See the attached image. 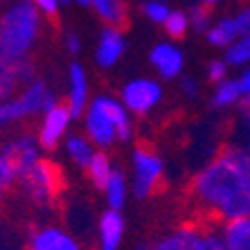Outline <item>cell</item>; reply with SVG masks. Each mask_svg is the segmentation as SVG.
Listing matches in <instances>:
<instances>
[{
  "mask_svg": "<svg viewBox=\"0 0 250 250\" xmlns=\"http://www.w3.org/2000/svg\"><path fill=\"white\" fill-rule=\"evenodd\" d=\"M124 50H126V41H124L122 32L115 25L104 27L99 34L97 50H95V61H97L99 68H113L122 59Z\"/></svg>",
  "mask_w": 250,
  "mask_h": 250,
  "instance_id": "7c38bea8",
  "label": "cell"
},
{
  "mask_svg": "<svg viewBox=\"0 0 250 250\" xmlns=\"http://www.w3.org/2000/svg\"><path fill=\"white\" fill-rule=\"evenodd\" d=\"M29 250H79V244L72 234H68L61 228L47 226L32 234Z\"/></svg>",
  "mask_w": 250,
  "mask_h": 250,
  "instance_id": "9a60e30c",
  "label": "cell"
},
{
  "mask_svg": "<svg viewBox=\"0 0 250 250\" xmlns=\"http://www.w3.org/2000/svg\"><path fill=\"white\" fill-rule=\"evenodd\" d=\"M226 61L228 65H237V68L250 65V34L239 36L232 45L226 47Z\"/></svg>",
  "mask_w": 250,
  "mask_h": 250,
  "instance_id": "603a6c76",
  "label": "cell"
},
{
  "mask_svg": "<svg viewBox=\"0 0 250 250\" xmlns=\"http://www.w3.org/2000/svg\"><path fill=\"white\" fill-rule=\"evenodd\" d=\"M228 70H230V65H228L226 59H214V61L208 65V79L216 86V83H221L228 79Z\"/></svg>",
  "mask_w": 250,
  "mask_h": 250,
  "instance_id": "f546056e",
  "label": "cell"
},
{
  "mask_svg": "<svg viewBox=\"0 0 250 250\" xmlns=\"http://www.w3.org/2000/svg\"><path fill=\"white\" fill-rule=\"evenodd\" d=\"M72 2H77V5H82V7H93V0H72Z\"/></svg>",
  "mask_w": 250,
  "mask_h": 250,
  "instance_id": "8d00e7d4",
  "label": "cell"
},
{
  "mask_svg": "<svg viewBox=\"0 0 250 250\" xmlns=\"http://www.w3.org/2000/svg\"><path fill=\"white\" fill-rule=\"evenodd\" d=\"M93 9L111 25L124 21V5L120 0H93Z\"/></svg>",
  "mask_w": 250,
  "mask_h": 250,
  "instance_id": "cb8c5ba5",
  "label": "cell"
},
{
  "mask_svg": "<svg viewBox=\"0 0 250 250\" xmlns=\"http://www.w3.org/2000/svg\"><path fill=\"white\" fill-rule=\"evenodd\" d=\"M192 250H228L223 244V237L216 232H198Z\"/></svg>",
  "mask_w": 250,
  "mask_h": 250,
  "instance_id": "83f0119b",
  "label": "cell"
},
{
  "mask_svg": "<svg viewBox=\"0 0 250 250\" xmlns=\"http://www.w3.org/2000/svg\"><path fill=\"white\" fill-rule=\"evenodd\" d=\"M75 117L70 113L68 104H57L54 108H50L47 113H43L41 126H39V142H41L43 149H54V146L65 138L68 133V126Z\"/></svg>",
  "mask_w": 250,
  "mask_h": 250,
  "instance_id": "9c48e42d",
  "label": "cell"
},
{
  "mask_svg": "<svg viewBox=\"0 0 250 250\" xmlns=\"http://www.w3.org/2000/svg\"><path fill=\"white\" fill-rule=\"evenodd\" d=\"M88 97H90V88H88V75L83 65L72 63L68 72V108L72 117H83L88 111Z\"/></svg>",
  "mask_w": 250,
  "mask_h": 250,
  "instance_id": "4fadbf2b",
  "label": "cell"
},
{
  "mask_svg": "<svg viewBox=\"0 0 250 250\" xmlns=\"http://www.w3.org/2000/svg\"><path fill=\"white\" fill-rule=\"evenodd\" d=\"M142 14H145V18H149L151 23L165 25L167 18L171 16V9H169V5L165 0H145V2H142Z\"/></svg>",
  "mask_w": 250,
  "mask_h": 250,
  "instance_id": "d4e9b609",
  "label": "cell"
},
{
  "mask_svg": "<svg viewBox=\"0 0 250 250\" xmlns=\"http://www.w3.org/2000/svg\"><path fill=\"white\" fill-rule=\"evenodd\" d=\"M181 90L187 95V97H196V93H198V82L194 79V77H189V75H183V77H181Z\"/></svg>",
  "mask_w": 250,
  "mask_h": 250,
  "instance_id": "d6a6232c",
  "label": "cell"
},
{
  "mask_svg": "<svg viewBox=\"0 0 250 250\" xmlns=\"http://www.w3.org/2000/svg\"><path fill=\"white\" fill-rule=\"evenodd\" d=\"M198 232H201V230L189 228V226L178 228V230H174V232H169L167 237L160 239V241L153 246V250H192Z\"/></svg>",
  "mask_w": 250,
  "mask_h": 250,
  "instance_id": "ffe728a7",
  "label": "cell"
},
{
  "mask_svg": "<svg viewBox=\"0 0 250 250\" xmlns=\"http://www.w3.org/2000/svg\"><path fill=\"white\" fill-rule=\"evenodd\" d=\"M65 151H68V156L72 158L79 167H88L90 160H93V156L97 153L95 151L93 140L88 138V135H79V133L68 135V140H65Z\"/></svg>",
  "mask_w": 250,
  "mask_h": 250,
  "instance_id": "ac0fdd59",
  "label": "cell"
},
{
  "mask_svg": "<svg viewBox=\"0 0 250 250\" xmlns=\"http://www.w3.org/2000/svg\"><path fill=\"white\" fill-rule=\"evenodd\" d=\"M239 135H241V146L250 153V108L241 117V126H239Z\"/></svg>",
  "mask_w": 250,
  "mask_h": 250,
  "instance_id": "4dcf8cb0",
  "label": "cell"
},
{
  "mask_svg": "<svg viewBox=\"0 0 250 250\" xmlns=\"http://www.w3.org/2000/svg\"><path fill=\"white\" fill-rule=\"evenodd\" d=\"M234 18H237V25H239L241 36L250 34V7H244V9H241V12H239Z\"/></svg>",
  "mask_w": 250,
  "mask_h": 250,
  "instance_id": "836d02e7",
  "label": "cell"
},
{
  "mask_svg": "<svg viewBox=\"0 0 250 250\" xmlns=\"http://www.w3.org/2000/svg\"><path fill=\"white\" fill-rule=\"evenodd\" d=\"M0 156L7 158V160H12V163L16 165V169L21 171V176H23L27 169H32L41 160V142L32 133L16 135V138L9 140V142L2 146Z\"/></svg>",
  "mask_w": 250,
  "mask_h": 250,
  "instance_id": "ba28073f",
  "label": "cell"
},
{
  "mask_svg": "<svg viewBox=\"0 0 250 250\" xmlns=\"http://www.w3.org/2000/svg\"><path fill=\"white\" fill-rule=\"evenodd\" d=\"M163 27L171 39H183V36L187 34V29L192 27V25H189V14L176 9V12H171V16L167 18V23H165Z\"/></svg>",
  "mask_w": 250,
  "mask_h": 250,
  "instance_id": "484cf974",
  "label": "cell"
},
{
  "mask_svg": "<svg viewBox=\"0 0 250 250\" xmlns=\"http://www.w3.org/2000/svg\"><path fill=\"white\" fill-rule=\"evenodd\" d=\"M86 135L93 140L97 149H108L115 140L128 142L133 138V122L131 113L122 104V99L115 97H95L83 115Z\"/></svg>",
  "mask_w": 250,
  "mask_h": 250,
  "instance_id": "3957f363",
  "label": "cell"
},
{
  "mask_svg": "<svg viewBox=\"0 0 250 250\" xmlns=\"http://www.w3.org/2000/svg\"><path fill=\"white\" fill-rule=\"evenodd\" d=\"M133 176H131V192L135 198L145 201L158 189L165 174V163L149 149L133 151Z\"/></svg>",
  "mask_w": 250,
  "mask_h": 250,
  "instance_id": "5b68a950",
  "label": "cell"
},
{
  "mask_svg": "<svg viewBox=\"0 0 250 250\" xmlns=\"http://www.w3.org/2000/svg\"><path fill=\"white\" fill-rule=\"evenodd\" d=\"M126 194H128V183L124 178V174L120 169L113 171V176L108 178L104 187V196H106V203L111 209H122L124 203H126Z\"/></svg>",
  "mask_w": 250,
  "mask_h": 250,
  "instance_id": "44dd1931",
  "label": "cell"
},
{
  "mask_svg": "<svg viewBox=\"0 0 250 250\" xmlns=\"http://www.w3.org/2000/svg\"><path fill=\"white\" fill-rule=\"evenodd\" d=\"M54 95L50 93V88L45 86V82L34 79V82L25 86L16 97L5 99L0 106V122L2 124H14L21 122L25 117L39 115V113H47L50 108H54Z\"/></svg>",
  "mask_w": 250,
  "mask_h": 250,
  "instance_id": "277c9868",
  "label": "cell"
},
{
  "mask_svg": "<svg viewBox=\"0 0 250 250\" xmlns=\"http://www.w3.org/2000/svg\"><path fill=\"white\" fill-rule=\"evenodd\" d=\"M187 14H189V25H192L194 32H198V34H208L209 27H212V16H209L208 7L205 5H194Z\"/></svg>",
  "mask_w": 250,
  "mask_h": 250,
  "instance_id": "4316f807",
  "label": "cell"
},
{
  "mask_svg": "<svg viewBox=\"0 0 250 250\" xmlns=\"http://www.w3.org/2000/svg\"><path fill=\"white\" fill-rule=\"evenodd\" d=\"M70 2H72V0H59V5L63 7V5H70Z\"/></svg>",
  "mask_w": 250,
  "mask_h": 250,
  "instance_id": "ab89813d",
  "label": "cell"
},
{
  "mask_svg": "<svg viewBox=\"0 0 250 250\" xmlns=\"http://www.w3.org/2000/svg\"><path fill=\"white\" fill-rule=\"evenodd\" d=\"M239 83H241V90H244V97L250 95V65H246L241 77H239Z\"/></svg>",
  "mask_w": 250,
  "mask_h": 250,
  "instance_id": "d590c367",
  "label": "cell"
},
{
  "mask_svg": "<svg viewBox=\"0 0 250 250\" xmlns=\"http://www.w3.org/2000/svg\"><path fill=\"white\" fill-rule=\"evenodd\" d=\"M149 59H151V65L158 70V75L163 79H176L185 68V54L174 43H158V45H153Z\"/></svg>",
  "mask_w": 250,
  "mask_h": 250,
  "instance_id": "8fae6325",
  "label": "cell"
},
{
  "mask_svg": "<svg viewBox=\"0 0 250 250\" xmlns=\"http://www.w3.org/2000/svg\"><path fill=\"white\" fill-rule=\"evenodd\" d=\"M59 187V171L47 160H39L32 169L21 176V189L36 205H47Z\"/></svg>",
  "mask_w": 250,
  "mask_h": 250,
  "instance_id": "8992f818",
  "label": "cell"
},
{
  "mask_svg": "<svg viewBox=\"0 0 250 250\" xmlns=\"http://www.w3.org/2000/svg\"><path fill=\"white\" fill-rule=\"evenodd\" d=\"M133 250H153V248H149V246H145V244H142V246H135Z\"/></svg>",
  "mask_w": 250,
  "mask_h": 250,
  "instance_id": "f35d334b",
  "label": "cell"
},
{
  "mask_svg": "<svg viewBox=\"0 0 250 250\" xmlns=\"http://www.w3.org/2000/svg\"><path fill=\"white\" fill-rule=\"evenodd\" d=\"M160 99H163V86L149 77L131 79L122 88V104L128 108V113L135 115H146L153 111L160 104Z\"/></svg>",
  "mask_w": 250,
  "mask_h": 250,
  "instance_id": "52a82bcc",
  "label": "cell"
},
{
  "mask_svg": "<svg viewBox=\"0 0 250 250\" xmlns=\"http://www.w3.org/2000/svg\"><path fill=\"white\" fill-rule=\"evenodd\" d=\"M63 45L68 50V54H79L82 52V39L75 34V32H68L63 39Z\"/></svg>",
  "mask_w": 250,
  "mask_h": 250,
  "instance_id": "1f68e13d",
  "label": "cell"
},
{
  "mask_svg": "<svg viewBox=\"0 0 250 250\" xmlns=\"http://www.w3.org/2000/svg\"><path fill=\"white\" fill-rule=\"evenodd\" d=\"M41 29V12L34 0H16L0 21V63L27 59Z\"/></svg>",
  "mask_w": 250,
  "mask_h": 250,
  "instance_id": "7a4b0ae2",
  "label": "cell"
},
{
  "mask_svg": "<svg viewBox=\"0 0 250 250\" xmlns=\"http://www.w3.org/2000/svg\"><path fill=\"white\" fill-rule=\"evenodd\" d=\"M88 176H90V181L95 183V187H99L102 192H104L106 183H108V178L113 176V165L111 160H108V156H106L104 151H97L93 156V160H90V165H88Z\"/></svg>",
  "mask_w": 250,
  "mask_h": 250,
  "instance_id": "7402d4cb",
  "label": "cell"
},
{
  "mask_svg": "<svg viewBox=\"0 0 250 250\" xmlns=\"http://www.w3.org/2000/svg\"><path fill=\"white\" fill-rule=\"evenodd\" d=\"M124 230H126V226H124L122 212L108 208L99 219V234H97L99 250H120Z\"/></svg>",
  "mask_w": 250,
  "mask_h": 250,
  "instance_id": "5bb4252c",
  "label": "cell"
},
{
  "mask_svg": "<svg viewBox=\"0 0 250 250\" xmlns=\"http://www.w3.org/2000/svg\"><path fill=\"white\" fill-rule=\"evenodd\" d=\"M16 181H21V171L16 169V165L0 156V187L7 189V187H12Z\"/></svg>",
  "mask_w": 250,
  "mask_h": 250,
  "instance_id": "f1b7e54d",
  "label": "cell"
},
{
  "mask_svg": "<svg viewBox=\"0 0 250 250\" xmlns=\"http://www.w3.org/2000/svg\"><path fill=\"white\" fill-rule=\"evenodd\" d=\"M34 82V65L29 59H18L9 63H0V93L2 97H9L14 90L25 88Z\"/></svg>",
  "mask_w": 250,
  "mask_h": 250,
  "instance_id": "30bf717a",
  "label": "cell"
},
{
  "mask_svg": "<svg viewBox=\"0 0 250 250\" xmlns=\"http://www.w3.org/2000/svg\"><path fill=\"white\" fill-rule=\"evenodd\" d=\"M239 36H241V32H239L237 18L234 16H223L209 27L208 41H209V45H216V47H230Z\"/></svg>",
  "mask_w": 250,
  "mask_h": 250,
  "instance_id": "e0dca14e",
  "label": "cell"
},
{
  "mask_svg": "<svg viewBox=\"0 0 250 250\" xmlns=\"http://www.w3.org/2000/svg\"><path fill=\"white\" fill-rule=\"evenodd\" d=\"M201 208L223 223L250 216V153L241 145H230L212 158L192 183Z\"/></svg>",
  "mask_w": 250,
  "mask_h": 250,
  "instance_id": "6da1fadb",
  "label": "cell"
},
{
  "mask_svg": "<svg viewBox=\"0 0 250 250\" xmlns=\"http://www.w3.org/2000/svg\"><path fill=\"white\" fill-rule=\"evenodd\" d=\"M216 2H221V0H201V5L209 7V5H216Z\"/></svg>",
  "mask_w": 250,
  "mask_h": 250,
  "instance_id": "74e56055",
  "label": "cell"
},
{
  "mask_svg": "<svg viewBox=\"0 0 250 250\" xmlns=\"http://www.w3.org/2000/svg\"><path fill=\"white\" fill-rule=\"evenodd\" d=\"M221 237L228 250H250V216L223 223Z\"/></svg>",
  "mask_w": 250,
  "mask_h": 250,
  "instance_id": "2e32d148",
  "label": "cell"
},
{
  "mask_svg": "<svg viewBox=\"0 0 250 250\" xmlns=\"http://www.w3.org/2000/svg\"><path fill=\"white\" fill-rule=\"evenodd\" d=\"M34 5L39 7V12L41 14H47V16H54L59 12V0H34Z\"/></svg>",
  "mask_w": 250,
  "mask_h": 250,
  "instance_id": "e575fe53",
  "label": "cell"
},
{
  "mask_svg": "<svg viewBox=\"0 0 250 250\" xmlns=\"http://www.w3.org/2000/svg\"><path fill=\"white\" fill-rule=\"evenodd\" d=\"M244 99V90H241V83L239 79H230L228 77L226 82L216 83L214 93H212V106L214 108H230V106L239 104Z\"/></svg>",
  "mask_w": 250,
  "mask_h": 250,
  "instance_id": "d6986e66",
  "label": "cell"
}]
</instances>
